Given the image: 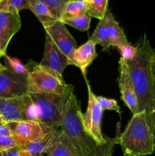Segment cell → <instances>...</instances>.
Instances as JSON below:
<instances>
[{
  "label": "cell",
  "mask_w": 155,
  "mask_h": 156,
  "mask_svg": "<svg viewBox=\"0 0 155 156\" xmlns=\"http://www.w3.org/2000/svg\"><path fill=\"white\" fill-rule=\"evenodd\" d=\"M0 120H2V116H1V114H0ZM3 121V120H2Z\"/></svg>",
  "instance_id": "d6a6232c"
},
{
  "label": "cell",
  "mask_w": 155,
  "mask_h": 156,
  "mask_svg": "<svg viewBox=\"0 0 155 156\" xmlns=\"http://www.w3.org/2000/svg\"><path fill=\"white\" fill-rule=\"evenodd\" d=\"M46 154L48 156H86L61 129L54 130Z\"/></svg>",
  "instance_id": "9a60e30c"
},
{
  "label": "cell",
  "mask_w": 155,
  "mask_h": 156,
  "mask_svg": "<svg viewBox=\"0 0 155 156\" xmlns=\"http://www.w3.org/2000/svg\"><path fill=\"white\" fill-rule=\"evenodd\" d=\"M72 91L62 95L47 93H29L37 114L36 122L44 127L61 129L68 100Z\"/></svg>",
  "instance_id": "277c9868"
},
{
  "label": "cell",
  "mask_w": 155,
  "mask_h": 156,
  "mask_svg": "<svg viewBox=\"0 0 155 156\" xmlns=\"http://www.w3.org/2000/svg\"><path fill=\"white\" fill-rule=\"evenodd\" d=\"M4 123V122H3L2 120H0V124H1V123Z\"/></svg>",
  "instance_id": "836d02e7"
},
{
  "label": "cell",
  "mask_w": 155,
  "mask_h": 156,
  "mask_svg": "<svg viewBox=\"0 0 155 156\" xmlns=\"http://www.w3.org/2000/svg\"><path fill=\"white\" fill-rule=\"evenodd\" d=\"M44 29L58 49L68 58L70 65H73V56L77 44L72 35L67 30L65 24L60 20H57Z\"/></svg>",
  "instance_id": "9c48e42d"
},
{
  "label": "cell",
  "mask_w": 155,
  "mask_h": 156,
  "mask_svg": "<svg viewBox=\"0 0 155 156\" xmlns=\"http://www.w3.org/2000/svg\"><path fill=\"white\" fill-rule=\"evenodd\" d=\"M29 9V0H3L0 3V12H17Z\"/></svg>",
  "instance_id": "7402d4cb"
},
{
  "label": "cell",
  "mask_w": 155,
  "mask_h": 156,
  "mask_svg": "<svg viewBox=\"0 0 155 156\" xmlns=\"http://www.w3.org/2000/svg\"><path fill=\"white\" fill-rule=\"evenodd\" d=\"M2 56H4V55H3V53H2V51H1V49H0V58H1V57H2Z\"/></svg>",
  "instance_id": "4dcf8cb0"
},
{
  "label": "cell",
  "mask_w": 155,
  "mask_h": 156,
  "mask_svg": "<svg viewBox=\"0 0 155 156\" xmlns=\"http://www.w3.org/2000/svg\"><path fill=\"white\" fill-rule=\"evenodd\" d=\"M2 1H3V0H0V3H1Z\"/></svg>",
  "instance_id": "e575fe53"
},
{
  "label": "cell",
  "mask_w": 155,
  "mask_h": 156,
  "mask_svg": "<svg viewBox=\"0 0 155 156\" xmlns=\"http://www.w3.org/2000/svg\"><path fill=\"white\" fill-rule=\"evenodd\" d=\"M0 114L4 123L23 120L36 121L37 114L30 94L22 97L0 98Z\"/></svg>",
  "instance_id": "52a82bcc"
},
{
  "label": "cell",
  "mask_w": 155,
  "mask_h": 156,
  "mask_svg": "<svg viewBox=\"0 0 155 156\" xmlns=\"http://www.w3.org/2000/svg\"><path fill=\"white\" fill-rule=\"evenodd\" d=\"M97 56L96 44L90 39L85 44L77 47L74 50L73 66H75L80 69L86 81H88L86 79L87 69Z\"/></svg>",
  "instance_id": "2e32d148"
},
{
  "label": "cell",
  "mask_w": 155,
  "mask_h": 156,
  "mask_svg": "<svg viewBox=\"0 0 155 156\" xmlns=\"http://www.w3.org/2000/svg\"><path fill=\"white\" fill-rule=\"evenodd\" d=\"M152 70H153L155 81V49H153V55H152Z\"/></svg>",
  "instance_id": "f1b7e54d"
},
{
  "label": "cell",
  "mask_w": 155,
  "mask_h": 156,
  "mask_svg": "<svg viewBox=\"0 0 155 156\" xmlns=\"http://www.w3.org/2000/svg\"><path fill=\"white\" fill-rule=\"evenodd\" d=\"M88 90V108L84 114L82 113L81 120L84 131L91 136L98 144L104 145L110 138L104 136L101 131V121L103 111L96 99V95L91 90L88 81H86Z\"/></svg>",
  "instance_id": "ba28073f"
},
{
  "label": "cell",
  "mask_w": 155,
  "mask_h": 156,
  "mask_svg": "<svg viewBox=\"0 0 155 156\" xmlns=\"http://www.w3.org/2000/svg\"><path fill=\"white\" fill-rule=\"evenodd\" d=\"M119 50L121 54V57L126 62L132 61L137 56V48L136 47L131 45L130 44H125L119 47Z\"/></svg>",
  "instance_id": "484cf974"
},
{
  "label": "cell",
  "mask_w": 155,
  "mask_h": 156,
  "mask_svg": "<svg viewBox=\"0 0 155 156\" xmlns=\"http://www.w3.org/2000/svg\"><path fill=\"white\" fill-rule=\"evenodd\" d=\"M0 156H30V155L23 148L15 146L7 150L1 151Z\"/></svg>",
  "instance_id": "4316f807"
},
{
  "label": "cell",
  "mask_w": 155,
  "mask_h": 156,
  "mask_svg": "<svg viewBox=\"0 0 155 156\" xmlns=\"http://www.w3.org/2000/svg\"><path fill=\"white\" fill-rule=\"evenodd\" d=\"M40 65L62 77V73L70 65L68 58L58 49L50 37L46 34L44 53Z\"/></svg>",
  "instance_id": "7c38bea8"
},
{
  "label": "cell",
  "mask_w": 155,
  "mask_h": 156,
  "mask_svg": "<svg viewBox=\"0 0 155 156\" xmlns=\"http://www.w3.org/2000/svg\"><path fill=\"white\" fill-rule=\"evenodd\" d=\"M90 40L101 46L104 51H107L110 47L119 48L129 44L122 28L109 9L106 10L104 16L99 21Z\"/></svg>",
  "instance_id": "8992f818"
},
{
  "label": "cell",
  "mask_w": 155,
  "mask_h": 156,
  "mask_svg": "<svg viewBox=\"0 0 155 156\" xmlns=\"http://www.w3.org/2000/svg\"><path fill=\"white\" fill-rule=\"evenodd\" d=\"M6 68H7V67L5 66H3L2 64L1 63V62H0V72H2V70L5 69Z\"/></svg>",
  "instance_id": "f546056e"
},
{
  "label": "cell",
  "mask_w": 155,
  "mask_h": 156,
  "mask_svg": "<svg viewBox=\"0 0 155 156\" xmlns=\"http://www.w3.org/2000/svg\"><path fill=\"white\" fill-rule=\"evenodd\" d=\"M136 48V57L126 62L138 98V113L145 112L149 125L155 135V81L152 70L153 48L146 34L141 38Z\"/></svg>",
  "instance_id": "6da1fadb"
},
{
  "label": "cell",
  "mask_w": 155,
  "mask_h": 156,
  "mask_svg": "<svg viewBox=\"0 0 155 156\" xmlns=\"http://www.w3.org/2000/svg\"><path fill=\"white\" fill-rule=\"evenodd\" d=\"M55 129L46 128L45 134L38 140L26 145L23 149L27 152L30 156H43L46 154L49 146L53 140Z\"/></svg>",
  "instance_id": "ac0fdd59"
},
{
  "label": "cell",
  "mask_w": 155,
  "mask_h": 156,
  "mask_svg": "<svg viewBox=\"0 0 155 156\" xmlns=\"http://www.w3.org/2000/svg\"><path fill=\"white\" fill-rule=\"evenodd\" d=\"M84 1H85V2H86L88 4V3L90 2V1H91V0H84Z\"/></svg>",
  "instance_id": "1f68e13d"
},
{
  "label": "cell",
  "mask_w": 155,
  "mask_h": 156,
  "mask_svg": "<svg viewBox=\"0 0 155 156\" xmlns=\"http://www.w3.org/2000/svg\"><path fill=\"white\" fill-rule=\"evenodd\" d=\"M17 146L13 136H0V152L12 149Z\"/></svg>",
  "instance_id": "83f0119b"
},
{
  "label": "cell",
  "mask_w": 155,
  "mask_h": 156,
  "mask_svg": "<svg viewBox=\"0 0 155 156\" xmlns=\"http://www.w3.org/2000/svg\"><path fill=\"white\" fill-rule=\"evenodd\" d=\"M108 0H91L88 4V12L93 18L100 20L108 9Z\"/></svg>",
  "instance_id": "44dd1931"
},
{
  "label": "cell",
  "mask_w": 155,
  "mask_h": 156,
  "mask_svg": "<svg viewBox=\"0 0 155 156\" xmlns=\"http://www.w3.org/2000/svg\"><path fill=\"white\" fill-rule=\"evenodd\" d=\"M91 15L88 13V12L84 13L81 16L77 17V18H71V19H66L61 21L65 24L71 26L81 31H86L89 29L90 25H91Z\"/></svg>",
  "instance_id": "ffe728a7"
},
{
  "label": "cell",
  "mask_w": 155,
  "mask_h": 156,
  "mask_svg": "<svg viewBox=\"0 0 155 156\" xmlns=\"http://www.w3.org/2000/svg\"><path fill=\"white\" fill-rule=\"evenodd\" d=\"M97 102L100 105V108L103 111L107 110V111H114L118 114H121L119 106L117 104V101L114 99L106 98L103 97V96H96Z\"/></svg>",
  "instance_id": "d4e9b609"
},
{
  "label": "cell",
  "mask_w": 155,
  "mask_h": 156,
  "mask_svg": "<svg viewBox=\"0 0 155 156\" xmlns=\"http://www.w3.org/2000/svg\"><path fill=\"white\" fill-rule=\"evenodd\" d=\"M26 66L30 73L27 76L28 93H47L62 95L72 91V85H68L63 77L51 70L30 61Z\"/></svg>",
  "instance_id": "5b68a950"
},
{
  "label": "cell",
  "mask_w": 155,
  "mask_h": 156,
  "mask_svg": "<svg viewBox=\"0 0 155 156\" xmlns=\"http://www.w3.org/2000/svg\"><path fill=\"white\" fill-rule=\"evenodd\" d=\"M5 57L6 62L9 67V69L12 70L14 73L17 75H21V76H28L30 71L26 66L21 63L19 59L8 56L7 54L5 55Z\"/></svg>",
  "instance_id": "603a6c76"
},
{
  "label": "cell",
  "mask_w": 155,
  "mask_h": 156,
  "mask_svg": "<svg viewBox=\"0 0 155 156\" xmlns=\"http://www.w3.org/2000/svg\"><path fill=\"white\" fill-rule=\"evenodd\" d=\"M119 64V86L121 93L122 100L124 101L125 105L130 109L132 114H136L138 113V98L134 89L129 66L127 62L122 58H120Z\"/></svg>",
  "instance_id": "4fadbf2b"
},
{
  "label": "cell",
  "mask_w": 155,
  "mask_h": 156,
  "mask_svg": "<svg viewBox=\"0 0 155 156\" xmlns=\"http://www.w3.org/2000/svg\"><path fill=\"white\" fill-rule=\"evenodd\" d=\"M118 144L124 156H147L155 151V135L144 111L133 114L130 121L119 133Z\"/></svg>",
  "instance_id": "3957f363"
},
{
  "label": "cell",
  "mask_w": 155,
  "mask_h": 156,
  "mask_svg": "<svg viewBox=\"0 0 155 156\" xmlns=\"http://www.w3.org/2000/svg\"><path fill=\"white\" fill-rule=\"evenodd\" d=\"M21 27L19 13L0 12V49L4 56L9 42L14 35L19 31Z\"/></svg>",
  "instance_id": "5bb4252c"
},
{
  "label": "cell",
  "mask_w": 155,
  "mask_h": 156,
  "mask_svg": "<svg viewBox=\"0 0 155 156\" xmlns=\"http://www.w3.org/2000/svg\"><path fill=\"white\" fill-rule=\"evenodd\" d=\"M8 125L12 129V136L17 146L21 148L42 137L46 130V127L38 122L31 120L11 122L8 123Z\"/></svg>",
  "instance_id": "30bf717a"
},
{
  "label": "cell",
  "mask_w": 155,
  "mask_h": 156,
  "mask_svg": "<svg viewBox=\"0 0 155 156\" xmlns=\"http://www.w3.org/2000/svg\"><path fill=\"white\" fill-rule=\"evenodd\" d=\"M27 76L17 75L9 68L0 72V98H12L29 94Z\"/></svg>",
  "instance_id": "8fae6325"
},
{
  "label": "cell",
  "mask_w": 155,
  "mask_h": 156,
  "mask_svg": "<svg viewBox=\"0 0 155 156\" xmlns=\"http://www.w3.org/2000/svg\"><path fill=\"white\" fill-rule=\"evenodd\" d=\"M29 9L37 18L43 27H48L58 20L48 6L41 0H29Z\"/></svg>",
  "instance_id": "e0dca14e"
},
{
  "label": "cell",
  "mask_w": 155,
  "mask_h": 156,
  "mask_svg": "<svg viewBox=\"0 0 155 156\" xmlns=\"http://www.w3.org/2000/svg\"><path fill=\"white\" fill-rule=\"evenodd\" d=\"M81 114L80 101L72 93L68 100L61 129L86 156H112L114 147L118 144L119 133H117L106 144H98L84 131Z\"/></svg>",
  "instance_id": "7a4b0ae2"
},
{
  "label": "cell",
  "mask_w": 155,
  "mask_h": 156,
  "mask_svg": "<svg viewBox=\"0 0 155 156\" xmlns=\"http://www.w3.org/2000/svg\"><path fill=\"white\" fill-rule=\"evenodd\" d=\"M49 7L58 20L61 19L65 5L69 0H41Z\"/></svg>",
  "instance_id": "cb8c5ba5"
},
{
  "label": "cell",
  "mask_w": 155,
  "mask_h": 156,
  "mask_svg": "<svg viewBox=\"0 0 155 156\" xmlns=\"http://www.w3.org/2000/svg\"><path fill=\"white\" fill-rule=\"evenodd\" d=\"M88 12V3L84 0H69L65 5L60 21L77 18Z\"/></svg>",
  "instance_id": "d6986e66"
}]
</instances>
